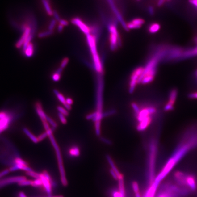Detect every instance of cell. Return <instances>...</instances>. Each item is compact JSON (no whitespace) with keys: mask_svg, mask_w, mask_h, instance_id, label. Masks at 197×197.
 <instances>
[{"mask_svg":"<svg viewBox=\"0 0 197 197\" xmlns=\"http://www.w3.org/2000/svg\"><path fill=\"white\" fill-rule=\"evenodd\" d=\"M197 148V124H195L184 131L164 167L171 171L187 153Z\"/></svg>","mask_w":197,"mask_h":197,"instance_id":"cell-1","label":"cell"},{"mask_svg":"<svg viewBox=\"0 0 197 197\" xmlns=\"http://www.w3.org/2000/svg\"><path fill=\"white\" fill-rule=\"evenodd\" d=\"M101 74L98 76V88L97 92V107L96 111L94 112L95 116L92 119L95 122V132L97 136L100 134V122L103 116V81Z\"/></svg>","mask_w":197,"mask_h":197,"instance_id":"cell-2","label":"cell"},{"mask_svg":"<svg viewBox=\"0 0 197 197\" xmlns=\"http://www.w3.org/2000/svg\"><path fill=\"white\" fill-rule=\"evenodd\" d=\"M86 40L91 53L94 69L97 73L101 74L103 71V65L97 51L96 35L93 33L89 34L86 36Z\"/></svg>","mask_w":197,"mask_h":197,"instance_id":"cell-3","label":"cell"},{"mask_svg":"<svg viewBox=\"0 0 197 197\" xmlns=\"http://www.w3.org/2000/svg\"><path fill=\"white\" fill-rule=\"evenodd\" d=\"M149 171H148V181L150 186L153 184L154 181L155 169L156 160L157 154V142L153 139L151 141L149 149Z\"/></svg>","mask_w":197,"mask_h":197,"instance_id":"cell-4","label":"cell"},{"mask_svg":"<svg viewBox=\"0 0 197 197\" xmlns=\"http://www.w3.org/2000/svg\"><path fill=\"white\" fill-rule=\"evenodd\" d=\"M48 137H49L50 140L52 144L53 148L55 149V152H56L61 183L63 186L66 187L68 184V182L67 179L66 177L65 172V168H64V165H63V159H62L60 149H59V146H58L52 134L48 136Z\"/></svg>","mask_w":197,"mask_h":197,"instance_id":"cell-5","label":"cell"},{"mask_svg":"<svg viewBox=\"0 0 197 197\" xmlns=\"http://www.w3.org/2000/svg\"><path fill=\"white\" fill-rule=\"evenodd\" d=\"M108 30L110 33V47L112 50H115L120 43L118 30L116 25L113 23L109 24Z\"/></svg>","mask_w":197,"mask_h":197,"instance_id":"cell-6","label":"cell"},{"mask_svg":"<svg viewBox=\"0 0 197 197\" xmlns=\"http://www.w3.org/2000/svg\"><path fill=\"white\" fill-rule=\"evenodd\" d=\"M33 24L24 25L23 26V32L22 37L16 44V47L18 48H22L24 44L30 37H33L35 33V28Z\"/></svg>","mask_w":197,"mask_h":197,"instance_id":"cell-7","label":"cell"},{"mask_svg":"<svg viewBox=\"0 0 197 197\" xmlns=\"http://www.w3.org/2000/svg\"><path fill=\"white\" fill-rule=\"evenodd\" d=\"M40 178L43 182V187L48 194V195H52V187L55 186L53 180L47 171L44 170L40 174Z\"/></svg>","mask_w":197,"mask_h":197,"instance_id":"cell-8","label":"cell"},{"mask_svg":"<svg viewBox=\"0 0 197 197\" xmlns=\"http://www.w3.org/2000/svg\"><path fill=\"white\" fill-rule=\"evenodd\" d=\"M183 187L190 193H193L197 190V178L192 173H186L184 179Z\"/></svg>","mask_w":197,"mask_h":197,"instance_id":"cell-9","label":"cell"},{"mask_svg":"<svg viewBox=\"0 0 197 197\" xmlns=\"http://www.w3.org/2000/svg\"><path fill=\"white\" fill-rule=\"evenodd\" d=\"M144 68L140 67L136 69L132 73L130 83L129 92L132 93L135 89L136 85L139 83V80L143 73Z\"/></svg>","mask_w":197,"mask_h":197,"instance_id":"cell-10","label":"cell"},{"mask_svg":"<svg viewBox=\"0 0 197 197\" xmlns=\"http://www.w3.org/2000/svg\"><path fill=\"white\" fill-rule=\"evenodd\" d=\"M178 91L177 89H173L169 93L168 100L164 107L165 111H173L174 108L175 104L177 99Z\"/></svg>","mask_w":197,"mask_h":197,"instance_id":"cell-11","label":"cell"},{"mask_svg":"<svg viewBox=\"0 0 197 197\" xmlns=\"http://www.w3.org/2000/svg\"><path fill=\"white\" fill-rule=\"evenodd\" d=\"M71 23L77 26L83 33L86 35L92 33L93 27L89 26L79 18H73L71 20Z\"/></svg>","mask_w":197,"mask_h":197,"instance_id":"cell-12","label":"cell"},{"mask_svg":"<svg viewBox=\"0 0 197 197\" xmlns=\"http://www.w3.org/2000/svg\"><path fill=\"white\" fill-rule=\"evenodd\" d=\"M27 179L25 176H13L0 179V188L13 183H19Z\"/></svg>","mask_w":197,"mask_h":197,"instance_id":"cell-13","label":"cell"},{"mask_svg":"<svg viewBox=\"0 0 197 197\" xmlns=\"http://www.w3.org/2000/svg\"><path fill=\"white\" fill-rule=\"evenodd\" d=\"M156 111V109L154 107H149L142 109L137 114V120L140 122L145 118L151 116V115L153 114Z\"/></svg>","mask_w":197,"mask_h":197,"instance_id":"cell-14","label":"cell"},{"mask_svg":"<svg viewBox=\"0 0 197 197\" xmlns=\"http://www.w3.org/2000/svg\"><path fill=\"white\" fill-rule=\"evenodd\" d=\"M107 1L108 2L110 6H111L112 10L113 11L115 15L116 16L117 19L119 21V23H121V25L123 27V28H125L126 30H127V23H125L123 17L121 16L119 10L117 9V7H116V6H115V3L114 2L113 0H107Z\"/></svg>","mask_w":197,"mask_h":197,"instance_id":"cell-15","label":"cell"},{"mask_svg":"<svg viewBox=\"0 0 197 197\" xmlns=\"http://www.w3.org/2000/svg\"><path fill=\"white\" fill-rule=\"evenodd\" d=\"M144 23V20L140 18L134 19L127 23V30L139 29L142 27Z\"/></svg>","mask_w":197,"mask_h":197,"instance_id":"cell-16","label":"cell"},{"mask_svg":"<svg viewBox=\"0 0 197 197\" xmlns=\"http://www.w3.org/2000/svg\"><path fill=\"white\" fill-rule=\"evenodd\" d=\"M12 119L13 115L9 113L4 118L0 119V134L8 128Z\"/></svg>","mask_w":197,"mask_h":197,"instance_id":"cell-17","label":"cell"},{"mask_svg":"<svg viewBox=\"0 0 197 197\" xmlns=\"http://www.w3.org/2000/svg\"><path fill=\"white\" fill-rule=\"evenodd\" d=\"M197 56V45L195 47L184 50L181 60L189 59Z\"/></svg>","mask_w":197,"mask_h":197,"instance_id":"cell-18","label":"cell"},{"mask_svg":"<svg viewBox=\"0 0 197 197\" xmlns=\"http://www.w3.org/2000/svg\"><path fill=\"white\" fill-rule=\"evenodd\" d=\"M35 109H36V112L38 114V115L40 116L42 122H46L47 121L46 117L47 115L45 113L44 111L43 110L42 108V105L41 103L39 102H37L35 105Z\"/></svg>","mask_w":197,"mask_h":197,"instance_id":"cell-19","label":"cell"},{"mask_svg":"<svg viewBox=\"0 0 197 197\" xmlns=\"http://www.w3.org/2000/svg\"><path fill=\"white\" fill-rule=\"evenodd\" d=\"M152 121V118L151 116H150L147 118H145V119H143L141 121L139 122L138 125L137 126V129L138 131L141 132V131H144L146 129L149 125H150Z\"/></svg>","mask_w":197,"mask_h":197,"instance_id":"cell-20","label":"cell"},{"mask_svg":"<svg viewBox=\"0 0 197 197\" xmlns=\"http://www.w3.org/2000/svg\"><path fill=\"white\" fill-rule=\"evenodd\" d=\"M107 160L108 161L109 164H110V166H111V169L116 173L117 174V177H118V180L119 179L123 178V176L119 173V171L118 169L116 168L115 166V164L114 161H113L111 157L110 156L107 155Z\"/></svg>","mask_w":197,"mask_h":197,"instance_id":"cell-21","label":"cell"},{"mask_svg":"<svg viewBox=\"0 0 197 197\" xmlns=\"http://www.w3.org/2000/svg\"><path fill=\"white\" fill-rule=\"evenodd\" d=\"M42 2L47 13L49 16L53 15V11L51 6L50 0H42Z\"/></svg>","mask_w":197,"mask_h":197,"instance_id":"cell-22","label":"cell"},{"mask_svg":"<svg viewBox=\"0 0 197 197\" xmlns=\"http://www.w3.org/2000/svg\"><path fill=\"white\" fill-rule=\"evenodd\" d=\"M23 52L24 53V55L27 57V58L31 57L34 53V46H33V44L31 43H30L28 46L27 47L26 49Z\"/></svg>","mask_w":197,"mask_h":197,"instance_id":"cell-23","label":"cell"},{"mask_svg":"<svg viewBox=\"0 0 197 197\" xmlns=\"http://www.w3.org/2000/svg\"><path fill=\"white\" fill-rule=\"evenodd\" d=\"M161 28V26L157 23H153L149 26L148 30L149 32L152 34L157 33Z\"/></svg>","mask_w":197,"mask_h":197,"instance_id":"cell-24","label":"cell"},{"mask_svg":"<svg viewBox=\"0 0 197 197\" xmlns=\"http://www.w3.org/2000/svg\"><path fill=\"white\" fill-rule=\"evenodd\" d=\"M23 132L31 140L32 142L35 143H37L39 142L38 137L35 136V135L33 134L27 128H24L23 129Z\"/></svg>","mask_w":197,"mask_h":197,"instance_id":"cell-25","label":"cell"},{"mask_svg":"<svg viewBox=\"0 0 197 197\" xmlns=\"http://www.w3.org/2000/svg\"><path fill=\"white\" fill-rule=\"evenodd\" d=\"M63 69L61 68H59L54 73L52 74V79L54 82H58L60 80L61 78V73L63 71Z\"/></svg>","mask_w":197,"mask_h":197,"instance_id":"cell-26","label":"cell"},{"mask_svg":"<svg viewBox=\"0 0 197 197\" xmlns=\"http://www.w3.org/2000/svg\"><path fill=\"white\" fill-rule=\"evenodd\" d=\"M118 190L120 194L126 197V193H125V187H124V178L119 179L118 180Z\"/></svg>","mask_w":197,"mask_h":197,"instance_id":"cell-27","label":"cell"},{"mask_svg":"<svg viewBox=\"0 0 197 197\" xmlns=\"http://www.w3.org/2000/svg\"><path fill=\"white\" fill-rule=\"evenodd\" d=\"M69 153L71 156L77 157L80 155V150L78 147L74 146L70 149Z\"/></svg>","mask_w":197,"mask_h":197,"instance_id":"cell-28","label":"cell"},{"mask_svg":"<svg viewBox=\"0 0 197 197\" xmlns=\"http://www.w3.org/2000/svg\"><path fill=\"white\" fill-rule=\"evenodd\" d=\"M53 92L54 94L57 96V98L59 99V101H60L61 103L63 104V105H65V104H66V98H65V97H64V95H63L62 94L59 92L58 90H56V89H54V90H53Z\"/></svg>","mask_w":197,"mask_h":197,"instance_id":"cell-29","label":"cell"},{"mask_svg":"<svg viewBox=\"0 0 197 197\" xmlns=\"http://www.w3.org/2000/svg\"><path fill=\"white\" fill-rule=\"evenodd\" d=\"M14 165L17 164V165H20V166H29V164L26 161H25L23 159L20 157H17L14 159Z\"/></svg>","mask_w":197,"mask_h":197,"instance_id":"cell-30","label":"cell"},{"mask_svg":"<svg viewBox=\"0 0 197 197\" xmlns=\"http://www.w3.org/2000/svg\"><path fill=\"white\" fill-rule=\"evenodd\" d=\"M33 181L26 179L18 183L20 186H33Z\"/></svg>","mask_w":197,"mask_h":197,"instance_id":"cell-31","label":"cell"},{"mask_svg":"<svg viewBox=\"0 0 197 197\" xmlns=\"http://www.w3.org/2000/svg\"><path fill=\"white\" fill-rule=\"evenodd\" d=\"M46 119L48 123L50 124L52 127V128H51L52 129V131H54L55 129L58 127V124H57V123H56L55 121H54L52 119L50 118V117L48 116V115L46 117Z\"/></svg>","mask_w":197,"mask_h":197,"instance_id":"cell-32","label":"cell"},{"mask_svg":"<svg viewBox=\"0 0 197 197\" xmlns=\"http://www.w3.org/2000/svg\"><path fill=\"white\" fill-rule=\"evenodd\" d=\"M53 31H42L40 32L38 34V37L40 38H45V37H48V36H50L52 34Z\"/></svg>","mask_w":197,"mask_h":197,"instance_id":"cell-33","label":"cell"},{"mask_svg":"<svg viewBox=\"0 0 197 197\" xmlns=\"http://www.w3.org/2000/svg\"><path fill=\"white\" fill-rule=\"evenodd\" d=\"M26 174L27 175L31 177L34 178L35 179H36L40 178V174L34 172V171H33V170L32 171H30V172H26Z\"/></svg>","mask_w":197,"mask_h":197,"instance_id":"cell-34","label":"cell"},{"mask_svg":"<svg viewBox=\"0 0 197 197\" xmlns=\"http://www.w3.org/2000/svg\"><path fill=\"white\" fill-rule=\"evenodd\" d=\"M57 110L59 111V113L64 115L65 116H68L69 115V113L66 109L64 108L63 107L58 106L57 107Z\"/></svg>","mask_w":197,"mask_h":197,"instance_id":"cell-35","label":"cell"},{"mask_svg":"<svg viewBox=\"0 0 197 197\" xmlns=\"http://www.w3.org/2000/svg\"><path fill=\"white\" fill-rule=\"evenodd\" d=\"M111 197H126L122 195L119 190L113 189L111 192Z\"/></svg>","mask_w":197,"mask_h":197,"instance_id":"cell-36","label":"cell"},{"mask_svg":"<svg viewBox=\"0 0 197 197\" xmlns=\"http://www.w3.org/2000/svg\"><path fill=\"white\" fill-rule=\"evenodd\" d=\"M34 187H43V182L41 179H36L35 180L33 181V186Z\"/></svg>","mask_w":197,"mask_h":197,"instance_id":"cell-37","label":"cell"},{"mask_svg":"<svg viewBox=\"0 0 197 197\" xmlns=\"http://www.w3.org/2000/svg\"><path fill=\"white\" fill-rule=\"evenodd\" d=\"M56 21H57L54 19L51 21L49 26H48V30L51 31H53V29H54V27H55V26H56Z\"/></svg>","mask_w":197,"mask_h":197,"instance_id":"cell-38","label":"cell"},{"mask_svg":"<svg viewBox=\"0 0 197 197\" xmlns=\"http://www.w3.org/2000/svg\"><path fill=\"white\" fill-rule=\"evenodd\" d=\"M69 62V59L68 58H65L62 60V62H61V64H60V68L62 69L65 68L67 65L68 64Z\"/></svg>","mask_w":197,"mask_h":197,"instance_id":"cell-39","label":"cell"},{"mask_svg":"<svg viewBox=\"0 0 197 197\" xmlns=\"http://www.w3.org/2000/svg\"><path fill=\"white\" fill-rule=\"evenodd\" d=\"M187 97L190 99H197V91L189 93Z\"/></svg>","mask_w":197,"mask_h":197,"instance_id":"cell-40","label":"cell"},{"mask_svg":"<svg viewBox=\"0 0 197 197\" xmlns=\"http://www.w3.org/2000/svg\"><path fill=\"white\" fill-rule=\"evenodd\" d=\"M58 116H59V119H60V121L62 124H65L67 123V119L65 118V116L62 114L60 113L59 112L58 113Z\"/></svg>","mask_w":197,"mask_h":197,"instance_id":"cell-41","label":"cell"},{"mask_svg":"<svg viewBox=\"0 0 197 197\" xmlns=\"http://www.w3.org/2000/svg\"><path fill=\"white\" fill-rule=\"evenodd\" d=\"M132 186L134 192L136 194L139 193V188L138 184L136 182H133L132 183Z\"/></svg>","mask_w":197,"mask_h":197,"instance_id":"cell-42","label":"cell"},{"mask_svg":"<svg viewBox=\"0 0 197 197\" xmlns=\"http://www.w3.org/2000/svg\"><path fill=\"white\" fill-rule=\"evenodd\" d=\"M47 136H48V133L47 132H45L41 134H40V135L38 136V140H39V141H42L43 140L46 138Z\"/></svg>","mask_w":197,"mask_h":197,"instance_id":"cell-43","label":"cell"},{"mask_svg":"<svg viewBox=\"0 0 197 197\" xmlns=\"http://www.w3.org/2000/svg\"><path fill=\"white\" fill-rule=\"evenodd\" d=\"M132 107L134 111H135L136 113L137 114L140 111L138 105L136 103H132Z\"/></svg>","mask_w":197,"mask_h":197,"instance_id":"cell-44","label":"cell"},{"mask_svg":"<svg viewBox=\"0 0 197 197\" xmlns=\"http://www.w3.org/2000/svg\"><path fill=\"white\" fill-rule=\"evenodd\" d=\"M9 172H10V170H9V169H5V170H3L2 171L0 172V179L3 177L9 174Z\"/></svg>","mask_w":197,"mask_h":197,"instance_id":"cell-45","label":"cell"},{"mask_svg":"<svg viewBox=\"0 0 197 197\" xmlns=\"http://www.w3.org/2000/svg\"><path fill=\"white\" fill-rule=\"evenodd\" d=\"M53 17H54V19L56 20L57 21H59V20L61 19L60 17H59V13H58V12L56 11V10L53 11Z\"/></svg>","mask_w":197,"mask_h":197,"instance_id":"cell-46","label":"cell"},{"mask_svg":"<svg viewBox=\"0 0 197 197\" xmlns=\"http://www.w3.org/2000/svg\"><path fill=\"white\" fill-rule=\"evenodd\" d=\"M59 24H60L62 25L63 26H67L68 25L69 23L67 20H65V19H60L59 21Z\"/></svg>","mask_w":197,"mask_h":197,"instance_id":"cell-47","label":"cell"},{"mask_svg":"<svg viewBox=\"0 0 197 197\" xmlns=\"http://www.w3.org/2000/svg\"><path fill=\"white\" fill-rule=\"evenodd\" d=\"M110 172H111V174L112 176L114 178L115 180H118V177H117V174L116 173L112 170V169H111L110 170Z\"/></svg>","mask_w":197,"mask_h":197,"instance_id":"cell-48","label":"cell"},{"mask_svg":"<svg viewBox=\"0 0 197 197\" xmlns=\"http://www.w3.org/2000/svg\"><path fill=\"white\" fill-rule=\"evenodd\" d=\"M188 2L190 4L197 8V0H188Z\"/></svg>","mask_w":197,"mask_h":197,"instance_id":"cell-49","label":"cell"},{"mask_svg":"<svg viewBox=\"0 0 197 197\" xmlns=\"http://www.w3.org/2000/svg\"><path fill=\"white\" fill-rule=\"evenodd\" d=\"M66 102L67 104L71 106L73 104V100L70 98H66Z\"/></svg>","mask_w":197,"mask_h":197,"instance_id":"cell-50","label":"cell"},{"mask_svg":"<svg viewBox=\"0 0 197 197\" xmlns=\"http://www.w3.org/2000/svg\"><path fill=\"white\" fill-rule=\"evenodd\" d=\"M63 29H64V26L60 24L58 27V28H57V30L59 32H62L63 31Z\"/></svg>","mask_w":197,"mask_h":197,"instance_id":"cell-51","label":"cell"},{"mask_svg":"<svg viewBox=\"0 0 197 197\" xmlns=\"http://www.w3.org/2000/svg\"><path fill=\"white\" fill-rule=\"evenodd\" d=\"M166 1H167V0H158L157 2V5L159 6H161Z\"/></svg>","mask_w":197,"mask_h":197,"instance_id":"cell-52","label":"cell"},{"mask_svg":"<svg viewBox=\"0 0 197 197\" xmlns=\"http://www.w3.org/2000/svg\"><path fill=\"white\" fill-rule=\"evenodd\" d=\"M102 140L103 141V142H105V143H107V144H111V141L108 140L106 139L105 138H102Z\"/></svg>","mask_w":197,"mask_h":197,"instance_id":"cell-53","label":"cell"},{"mask_svg":"<svg viewBox=\"0 0 197 197\" xmlns=\"http://www.w3.org/2000/svg\"><path fill=\"white\" fill-rule=\"evenodd\" d=\"M194 76H195V80L197 84V69L195 71Z\"/></svg>","mask_w":197,"mask_h":197,"instance_id":"cell-54","label":"cell"},{"mask_svg":"<svg viewBox=\"0 0 197 197\" xmlns=\"http://www.w3.org/2000/svg\"><path fill=\"white\" fill-rule=\"evenodd\" d=\"M64 197L62 195H56V196H52V195H48L46 197Z\"/></svg>","mask_w":197,"mask_h":197,"instance_id":"cell-55","label":"cell"},{"mask_svg":"<svg viewBox=\"0 0 197 197\" xmlns=\"http://www.w3.org/2000/svg\"><path fill=\"white\" fill-rule=\"evenodd\" d=\"M157 197H167L165 196L164 195H162V194H159V193H158V195L157 196Z\"/></svg>","mask_w":197,"mask_h":197,"instance_id":"cell-56","label":"cell"},{"mask_svg":"<svg viewBox=\"0 0 197 197\" xmlns=\"http://www.w3.org/2000/svg\"><path fill=\"white\" fill-rule=\"evenodd\" d=\"M136 197H141L140 193H136Z\"/></svg>","mask_w":197,"mask_h":197,"instance_id":"cell-57","label":"cell"},{"mask_svg":"<svg viewBox=\"0 0 197 197\" xmlns=\"http://www.w3.org/2000/svg\"><path fill=\"white\" fill-rule=\"evenodd\" d=\"M167 1H170V0H167Z\"/></svg>","mask_w":197,"mask_h":197,"instance_id":"cell-58","label":"cell"}]
</instances>
